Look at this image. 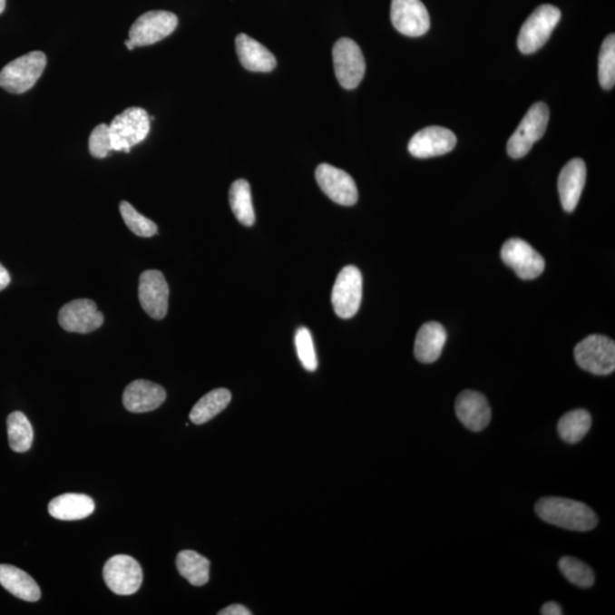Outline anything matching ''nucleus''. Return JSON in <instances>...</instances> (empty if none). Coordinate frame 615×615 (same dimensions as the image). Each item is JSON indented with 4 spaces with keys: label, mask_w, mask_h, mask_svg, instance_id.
<instances>
[{
    "label": "nucleus",
    "mask_w": 615,
    "mask_h": 615,
    "mask_svg": "<svg viewBox=\"0 0 615 615\" xmlns=\"http://www.w3.org/2000/svg\"><path fill=\"white\" fill-rule=\"evenodd\" d=\"M559 567L563 576L573 585L585 588V590L594 585V572L586 563L576 559V557H561L559 561Z\"/></svg>",
    "instance_id": "obj_29"
},
{
    "label": "nucleus",
    "mask_w": 615,
    "mask_h": 615,
    "mask_svg": "<svg viewBox=\"0 0 615 615\" xmlns=\"http://www.w3.org/2000/svg\"><path fill=\"white\" fill-rule=\"evenodd\" d=\"M457 138L444 127H427L417 132L409 142V153L417 159L440 157L454 150Z\"/></svg>",
    "instance_id": "obj_16"
},
{
    "label": "nucleus",
    "mask_w": 615,
    "mask_h": 615,
    "mask_svg": "<svg viewBox=\"0 0 615 615\" xmlns=\"http://www.w3.org/2000/svg\"><path fill=\"white\" fill-rule=\"evenodd\" d=\"M120 213H122V220L126 222L128 229H131L133 234L140 236V238H151V236L158 233L157 224L141 215V213L138 212L131 203L126 202V200H122V202L120 203Z\"/></svg>",
    "instance_id": "obj_31"
},
{
    "label": "nucleus",
    "mask_w": 615,
    "mask_h": 615,
    "mask_svg": "<svg viewBox=\"0 0 615 615\" xmlns=\"http://www.w3.org/2000/svg\"><path fill=\"white\" fill-rule=\"evenodd\" d=\"M591 427V415L586 409H574L561 416L557 431L561 440L573 444L585 438Z\"/></svg>",
    "instance_id": "obj_27"
},
{
    "label": "nucleus",
    "mask_w": 615,
    "mask_h": 615,
    "mask_svg": "<svg viewBox=\"0 0 615 615\" xmlns=\"http://www.w3.org/2000/svg\"><path fill=\"white\" fill-rule=\"evenodd\" d=\"M235 44L236 53L244 69L252 73H270L276 68V57L256 39L240 34L236 37Z\"/></svg>",
    "instance_id": "obj_20"
},
{
    "label": "nucleus",
    "mask_w": 615,
    "mask_h": 615,
    "mask_svg": "<svg viewBox=\"0 0 615 615\" xmlns=\"http://www.w3.org/2000/svg\"><path fill=\"white\" fill-rule=\"evenodd\" d=\"M177 25L178 17L171 12H147L132 25L129 39L136 47L150 46L171 35Z\"/></svg>",
    "instance_id": "obj_10"
},
{
    "label": "nucleus",
    "mask_w": 615,
    "mask_h": 615,
    "mask_svg": "<svg viewBox=\"0 0 615 615\" xmlns=\"http://www.w3.org/2000/svg\"><path fill=\"white\" fill-rule=\"evenodd\" d=\"M47 65L43 52H31L4 66L0 71V87L12 93L30 91L42 77Z\"/></svg>",
    "instance_id": "obj_2"
},
{
    "label": "nucleus",
    "mask_w": 615,
    "mask_h": 615,
    "mask_svg": "<svg viewBox=\"0 0 615 615\" xmlns=\"http://www.w3.org/2000/svg\"><path fill=\"white\" fill-rule=\"evenodd\" d=\"M445 341H447V332L443 325L435 322L423 325L417 333L415 347H414V354L418 362L423 364L436 362L443 354Z\"/></svg>",
    "instance_id": "obj_21"
},
{
    "label": "nucleus",
    "mask_w": 615,
    "mask_h": 615,
    "mask_svg": "<svg viewBox=\"0 0 615 615\" xmlns=\"http://www.w3.org/2000/svg\"><path fill=\"white\" fill-rule=\"evenodd\" d=\"M576 362L594 376H609L615 369V343L604 336L587 337L574 349Z\"/></svg>",
    "instance_id": "obj_6"
},
{
    "label": "nucleus",
    "mask_w": 615,
    "mask_h": 615,
    "mask_svg": "<svg viewBox=\"0 0 615 615\" xmlns=\"http://www.w3.org/2000/svg\"><path fill=\"white\" fill-rule=\"evenodd\" d=\"M229 203L236 220L244 226L256 222L251 195V186L245 180L235 181L229 190Z\"/></svg>",
    "instance_id": "obj_26"
},
{
    "label": "nucleus",
    "mask_w": 615,
    "mask_h": 615,
    "mask_svg": "<svg viewBox=\"0 0 615 615\" xmlns=\"http://www.w3.org/2000/svg\"><path fill=\"white\" fill-rule=\"evenodd\" d=\"M5 7H6V0H0V15H2V13L4 11H5Z\"/></svg>",
    "instance_id": "obj_38"
},
{
    "label": "nucleus",
    "mask_w": 615,
    "mask_h": 615,
    "mask_svg": "<svg viewBox=\"0 0 615 615\" xmlns=\"http://www.w3.org/2000/svg\"><path fill=\"white\" fill-rule=\"evenodd\" d=\"M95 511L93 498L83 493H65L49 503V514L57 520L75 521L88 518Z\"/></svg>",
    "instance_id": "obj_22"
},
{
    "label": "nucleus",
    "mask_w": 615,
    "mask_h": 615,
    "mask_svg": "<svg viewBox=\"0 0 615 615\" xmlns=\"http://www.w3.org/2000/svg\"><path fill=\"white\" fill-rule=\"evenodd\" d=\"M59 323L71 333L87 334L96 331L104 323V316L96 303L89 298H77L61 308Z\"/></svg>",
    "instance_id": "obj_15"
},
{
    "label": "nucleus",
    "mask_w": 615,
    "mask_h": 615,
    "mask_svg": "<svg viewBox=\"0 0 615 615\" xmlns=\"http://www.w3.org/2000/svg\"><path fill=\"white\" fill-rule=\"evenodd\" d=\"M11 283V276L8 274L7 269L2 264H0V291L5 289L8 285Z\"/></svg>",
    "instance_id": "obj_36"
},
{
    "label": "nucleus",
    "mask_w": 615,
    "mask_h": 615,
    "mask_svg": "<svg viewBox=\"0 0 615 615\" xmlns=\"http://www.w3.org/2000/svg\"><path fill=\"white\" fill-rule=\"evenodd\" d=\"M89 151L93 158L104 159L108 157L110 151H113L112 140H111L109 124H98L89 137Z\"/></svg>",
    "instance_id": "obj_33"
},
{
    "label": "nucleus",
    "mask_w": 615,
    "mask_h": 615,
    "mask_svg": "<svg viewBox=\"0 0 615 615\" xmlns=\"http://www.w3.org/2000/svg\"><path fill=\"white\" fill-rule=\"evenodd\" d=\"M231 400V394L227 389H216L209 392L194 405L190 414V420L196 425H204L225 410Z\"/></svg>",
    "instance_id": "obj_24"
},
{
    "label": "nucleus",
    "mask_w": 615,
    "mask_h": 615,
    "mask_svg": "<svg viewBox=\"0 0 615 615\" xmlns=\"http://www.w3.org/2000/svg\"><path fill=\"white\" fill-rule=\"evenodd\" d=\"M102 578L111 591L117 595H132L142 582L141 564L129 555H115L106 561Z\"/></svg>",
    "instance_id": "obj_9"
},
{
    "label": "nucleus",
    "mask_w": 615,
    "mask_h": 615,
    "mask_svg": "<svg viewBox=\"0 0 615 615\" xmlns=\"http://www.w3.org/2000/svg\"><path fill=\"white\" fill-rule=\"evenodd\" d=\"M550 122V110L545 102H539L529 109L518 129L507 142V153L512 159L525 157L534 142L541 140Z\"/></svg>",
    "instance_id": "obj_5"
},
{
    "label": "nucleus",
    "mask_w": 615,
    "mask_h": 615,
    "mask_svg": "<svg viewBox=\"0 0 615 615\" xmlns=\"http://www.w3.org/2000/svg\"><path fill=\"white\" fill-rule=\"evenodd\" d=\"M316 181L329 199L345 207H351L358 200V190L349 173L341 169L322 163L316 169Z\"/></svg>",
    "instance_id": "obj_14"
},
{
    "label": "nucleus",
    "mask_w": 615,
    "mask_h": 615,
    "mask_svg": "<svg viewBox=\"0 0 615 615\" xmlns=\"http://www.w3.org/2000/svg\"><path fill=\"white\" fill-rule=\"evenodd\" d=\"M169 285L161 271L146 270L141 275L138 297L142 309L150 317L163 319L169 307Z\"/></svg>",
    "instance_id": "obj_12"
},
{
    "label": "nucleus",
    "mask_w": 615,
    "mask_h": 615,
    "mask_svg": "<svg viewBox=\"0 0 615 615\" xmlns=\"http://www.w3.org/2000/svg\"><path fill=\"white\" fill-rule=\"evenodd\" d=\"M501 257L520 278L530 280L539 278L545 269V260L532 245L521 239H511L503 243Z\"/></svg>",
    "instance_id": "obj_11"
},
{
    "label": "nucleus",
    "mask_w": 615,
    "mask_h": 615,
    "mask_svg": "<svg viewBox=\"0 0 615 615\" xmlns=\"http://www.w3.org/2000/svg\"><path fill=\"white\" fill-rule=\"evenodd\" d=\"M599 79L604 89L615 84V35L610 34L601 44L599 60Z\"/></svg>",
    "instance_id": "obj_30"
},
{
    "label": "nucleus",
    "mask_w": 615,
    "mask_h": 615,
    "mask_svg": "<svg viewBox=\"0 0 615 615\" xmlns=\"http://www.w3.org/2000/svg\"><path fill=\"white\" fill-rule=\"evenodd\" d=\"M177 570L193 586H204L209 581L210 561L194 551H182L177 556Z\"/></svg>",
    "instance_id": "obj_25"
},
{
    "label": "nucleus",
    "mask_w": 615,
    "mask_h": 615,
    "mask_svg": "<svg viewBox=\"0 0 615 615\" xmlns=\"http://www.w3.org/2000/svg\"><path fill=\"white\" fill-rule=\"evenodd\" d=\"M0 585L17 599L25 601H37L42 596L33 577L15 565L0 564Z\"/></svg>",
    "instance_id": "obj_23"
},
{
    "label": "nucleus",
    "mask_w": 615,
    "mask_h": 615,
    "mask_svg": "<svg viewBox=\"0 0 615 615\" xmlns=\"http://www.w3.org/2000/svg\"><path fill=\"white\" fill-rule=\"evenodd\" d=\"M113 151L129 153L149 135L151 118L144 109L129 108L109 124Z\"/></svg>",
    "instance_id": "obj_3"
},
{
    "label": "nucleus",
    "mask_w": 615,
    "mask_h": 615,
    "mask_svg": "<svg viewBox=\"0 0 615 615\" xmlns=\"http://www.w3.org/2000/svg\"><path fill=\"white\" fill-rule=\"evenodd\" d=\"M334 73L345 89H355L364 79L366 63L358 44L349 38L338 39L333 47Z\"/></svg>",
    "instance_id": "obj_7"
},
{
    "label": "nucleus",
    "mask_w": 615,
    "mask_h": 615,
    "mask_svg": "<svg viewBox=\"0 0 615 615\" xmlns=\"http://www.w3.org/2000/svg\"><path fill=\"white\" fill-rule=\"evenodd\" d=\"M220 615H251L252 613L240 604H233L224 610H221Z\"/></svg>",
    "instance_id": "obj_34"
},
{
    "label": "nucleus",
    "mask_w": 615,
    "mask_h": 615,
    "mask_svg": "<svg viewBox=\"0 0 615 615\" xmlns=\"http://www.w3.org/2000/svg\"><path fill=\"white\" fill-rule=\"evenodd\" d=\"M536 512L545 522L571 532H591L599 524V518L590 506L568 498H542L536 503Z\"/></svg>",
    "instance_id": "obj_1"
},
{
    "label": "nucleus",
    "mask_w": 615,
    "mask_h": 615,
    "mask_svg": "<svg viewBox=\"0 0 615 615\" xmlns=\"http://www.w3.org/2000/svg\"><path fill=\"white\" fill-rule=\"evenodd\" d=\"M296 347L298 352V359L302 364V366L309 372H315L318 367L317 356H316V350L313 341V337L309 329L307 327H300L296 333Z\"/></svg>",
    "instance_id": "obj_32"
},
{
    "label": "nucleus",
    "mask_w": 615,
    "mask_h": 615,
    "mask_svg": "<svg viewBox=\"0 0 615 615\" xmlns=\"http://www.w3.org/2000/svg\"><path fill=\"white\" fill-rule=\"evenodd\" d=\"M561 13L559 8L545 4L533 11L520 30L518 46L523 54H533L550 39L559 24Z\"/></svg>",
    "instance_id": "obj_4"
},
{
    "label": "nucleus",
    "mask_w": 615,
    "mask_h": 615,
    "mask_svg": "<svg viewBox=\"0 0 615 615\" xmlns=\"http://www.w3.org/2000/svg\"><path fill=\"white\" fill-rule=\"evenodd\" d=\"M391 21L396 31L408 37H421L431 26L429 12L421 0H392Z\"/></svg>",
    "instance_id": "obj_13"
},
{
    "label": "nucleus",
    "mask_w": 615,
    "mask_h": 615,
    "mask_svg": "<svg viewBox=\"0 0 615 615\" xmlns=\"http://www.w3.org/2000/svg\"><path fill=\"white\" fill-rule=\"evenodd\" d=\"M454 412L462 425L473 432L484 430L492 420L488 400L478 391H463L457 396Z\"/></svg>",
    "instance_id": "obj_17"
},
{
    "label": "nucleus",
    "mask_w": 615,
    "mask_h": 615,
    "mask_svg": "<svg viewBox=\"0 0 615 615\" xmlns=\"http://www.w3.org/2000/svg\"><path fill=\"white\" fill-rule=\"evenodd\" d=\"M541 614L542 615H561L563 610H561V606L555 601H548V603L543 604Z\"/></svg>",
    "instance_id": "obj_35"
},
{
    "label": "nucleus",
    "mask_w": 615,
    "mask_h": 615,
    "mask_svg": "<svg viewBox=\"0 0 615 615\" xmlns=\"http://www.w3.org/2000/svg\"><path fill=\"white\" fill-rule=\"evenodd\" d=\"M124 44H126V47L129 49V51H132L133 48H135V44H132L131 39L126 40L124 42Z\"/></svg>",
    "instance_id": "obj_37"
},
{
    "label": "nucleus",
    "mask_w": 615,
    "mask_h": 615,
    "mask_svg": "<svg viewBox=\"0 0 615 615\" xmlns=\"http://www.w3.org/2000/svg\"><path fill=\"white\" fill-rule=\"evenodd\" d=\"M587 169L581 159H572L561 169L559 177V193L565 211L576 210L586 184Z\"/></svg>",
    "instance_id": "obj_19"
},
{
    "label": "nucleus",
    "mask_w": 615,
    "mask_h": 615,
    "mask_svg": "<svg viewBox=\"0 0 615 615\" xmlns=\"http://www.w3.org/2000/svg\"><path fill=\"white\" fill-rule=\"evenodd\" d=\"M363 298V276L355 266H347L337 275L332 291L333 309L338 317L349 319L358 313Z\"/></svg>",
    "instance_id": "obj_8"
},
{
    "label": "nucleus",
    "mask_w": 615,
    "mask_h": 615,
    "mask_svg": "<svg viewBox=\"0 0 615 615\" xmlns=\"http://www.w3.org/2000/svg\"><path fill=\"white\" fill-rule=\"evenodd\" d=\"M7 434L13 452L25 453L34 443V429L24 413H12L7 418Z\"/></svg>",
    "instance_id": "obj_28"
},
{
    "label": "nucleus",
    "mask_w": 615,
    "mask_h": 615,
    "mask_svg": "<svg viewBox=\"0 0 615 615\" xmlns=\"http://www.w3.org/2000/svg\"><path fill=\"white\" fill-rule=\"evenodd\" d=\"M167 398L166 390L157 383L137 380L123 392V405L129 412L141 414L158 409Z\"/></svg>",
    "instance_id": "obj_18"
}]
</instances>
